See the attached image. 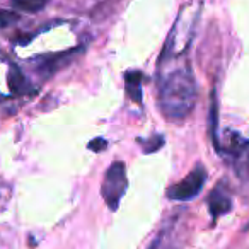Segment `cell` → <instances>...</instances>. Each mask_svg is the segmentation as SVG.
<instances>
[{
  "instance_id": "1",
  "label": "cell",
  "mask_w": 249,
  "mask_h": 249,
  "mask_svg": "<svg viewBox=\"0 0 249 249\" xmlns=\"http://www.w3.org/2000/svg\"><path fill=\"white\" fill-rule=\"evenodd\" d=\"M159 106L167 120L181 121L191 113L196 101V82L184 53H166L159 60L157 73Z\"/></svg>"
},
{
  "instance_id": "2",
  "label": "cell",
  "mask_w": 249,
  "mask_h": 249,
  "mask_svg": "<svg viewBox=\"0 0 249 249\" xmlns=\"http://www.w3.org/2000/svg\"><path fill=\"white\" fill-rule=\"evenodd\" d=\"M128 188V178H126V167L123 162H113L109 169L104 174L103 184H101V195H103L106 205L111 210H118L121 198Z\"/></svg>"
},
{
  "instance_id": "3",
  "label": "cell",
  "mask_w": 249,
  "mask_h": 249,
  "mask_svg": "<svg viewBox=\"0 0 249 249\" xmlns=\"http://www.w3.org/2000/svg\"><path fill=\"white\" fill-rule=\"evenodd\" d=\"M207 181V171L201 166H196L183 181L167 190V198L174 201H190L196 196Z\"/></svg>"
},
{
  "instance_id": "4",
  "label": "cell",
  "mask_w": 249,
  "mask_h": 249,
  "mask_svg": "<svg viewBox=\"0 0 249 249\" xmlns=\"http://www.w3.org/2000/svg\"><path fill=\"white\" fill-rule=\"evenodd\" d=\"M232 207V198L229 195L227 188L224 184H218L212 190L210 196H208V212H210L212 218L217 220L220 215L227 213Z\"/></svg>"
},
{
  "instance_id": "5",
  "label": "cell",
  "mask_w": 249,
  "mask_h": 249,
  "mask_svg": "<svg viewBox=\"0 0 249 249\" xmlns=\"http://www.w3.org/2000/svg\"><path fill=\"white\" fill-rule=\"evenodd\" d=\"M142 72H137V70H132L124 75V80H126V92H128L130 99L135 101V103H142Z\"/></svg>"
},
{
  "instance_id": "6",
  "label": "cell",
  "mask_w": 249,
  "mask_h": 249,
  "mask_svg": "<svg viewBox=\"0 0 249 249\" xmlns=\"http://www.w3.org/2000/svg\"><path fill=\"white\" fill-rule=\"evenodd\" d=\"M9 87L14 94H28L33 92L31 86H29L28 79L22 75V72L18 67H11V72H9Z\"/></svg>"
},
{
  "instance_id": "7",
  "label": "cell",
  "mask_w": 249,
  "mask_h": 249,
  "mask_svg": "<svg viewBox=\"0 0 249 249\" xmlns=\"http://www.w3.org/2000/svg\"><path fill=\"white\" fill-rule=\"evenodd\" d=\"M48 2L50 0H12V5L24 12H39L46 7Z\"/></svg>"
},
{
  "instance_id": "8",
  "label": "cell",
  "mask_w": 249,
  "mask_h": 249,
  "mask_svg": "<svg viewBox=\"0 0 249 249\" xmlns=\"http://www.w3.org/2000/svg\"><path fill=\"white\" fill-rule=\"evenodd\" d=\"M139 143L143 147L145 154H152L156 150H159L160 147L164 145V139L162 135H157V137H150V139H139Z\"/></svg>"
},
{
  "instance_id": "9",
  "label": "cell",
  "mask_w": 249,
  "mask_h": 249,
  "mask_svg": "<svg viewBox=\"0 0 249 249\" xmlns=\"http://www.w3.org/2000/svg\"><path fill=\"white\" fill-rule=\"evenodd\" d=\"M19 21V16L12 11H0V28H7Z\"/></svg>"
},
{
  "instance_id": "10",
  "label": "cell",
  "mask_w": 249,
  "mask_h": 249,
  "mask_svg": "<svg viewBox=\"0 0 249 249\" xmlns=\"http://www.w3.org/2000/svg\"><path fill=\"white\" fill-rule=\"evenodd\" d=\"M106 145H107V143H106V140H104V139H96L94 142L89 143V149H92L94 152H99L101 149H106Z\"/></svg>"
}]
</instances>
